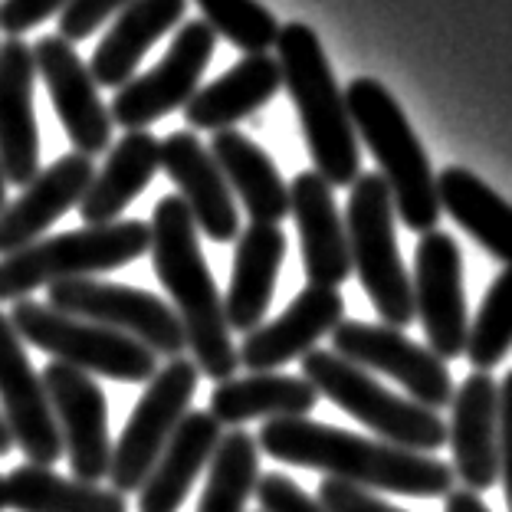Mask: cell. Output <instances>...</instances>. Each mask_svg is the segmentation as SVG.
I'll return each mask as SVG.
<instances>
[{
    "label": "cell",
    "instance_id": "12",
    "mask_svg": "<svg viewBox=\"0 0 512 512\" xmlns=\"http://www.w3.org/2000/svg\"><path fill=\"white\" fill-rule=\"evenodd\" d=\"M332 352L365 371H378V375L394 378L411 394L414 404H424L430 411L450 407L453 391H457L444 358H437L430 348L411 342L404 329H394V325L342 319L332 329Z\"/></svg>",
    "mask_w": 512,
    "mask_h": 512
},
{
    "label": "cell",
    "instance_id": "7",
    "mask_svg": "<svg viewBox=\"0 0 512 512\" xmlns=\"http://www.w3.org/2000/svg\"><path fill=\"white\" fill-rule=\"evenodd\" d=\"M394 201L378 171H362L348 194L345 234L352 270L362 279L378 319L394 329L414 322L411 273L404 270L398 234H394Z\"/></svg>",
    "mask_w": 512,
    "mask_h": 512
},
{
    "label": "cell",
    "instance_id": "9",
    "mask_svg": "<svg viewBox=\"0 0 512 512\" xmlns=\"http://www.w3.org/2000/svg\"><path fill=\"white\" fill-rule=\"evenodd\" d=\"M197 381H201V371L184 355L168 358V365L148 378L125 430L112 444V490H119L122 496L142 490L145 476L155 467L161 450L168 447L171 434L184 421V414L191 411Z\"/></svg>",
    "mask_w": 512,
    "mask_h": 512
},
{
    "label": "cell",
    "instance_id": "19",
    "mask_svg": "<svg viewBox=\"0 0 512 512\" xmlns=\"http://www.w3.org/2000/svg\"><path fill=\"white\" fill-rule=\"evenodd\" d=\"M345 319V299L332 286H306L302 293L279 312L273 322H260L243 335L237 348L240 365L247 371H273L293 358L309 355L322 335Z\"/></svg>",
    "mask_w": 512,
    "mask_h": 512
},
{
    "label": "cell",
    "instance_id": "2",
    "mask_svg": "<svg viewBox=\"0 0 512 512\" xmlns=\"http://www.w3.org/2000/svg\"><path fill=\"white\" fill-rule=\"evenodd\" d=\"M148 234V253L151 263H155V276L171 296V309L181 322L188 348L194 352L191 362L201 375L214 381L234 378L240 368L237 345L230 339L224 299H220L211 266L204 260L201 240H197V224L188 204L178 194H165L155 204V211H151Z\"/></svg>",
    "mask_w": 512,
    "mask_h": 512
},
{
    "label": "cell",
    "instance_id": "6",
    "mask_svg": "<svg viewBox=\"0 0 512 512\" xmlns=\"http://www.w3.org/2000/svg\"><path fill=\"white\" fill-rule=\"evenodd\" d=\"M148 224L115 220V224L69 230V234L40 237L10 256H0V302L27 299L33 289L112 273L148 253Z\"/></svg>",
    "mask_w": 512,
    "mask_h": 512
},
{
    "label": "cell",
    "instance_id": "32",
    "mask_svg": "<svg viewBox=\"0 0 512 512\" xmlns=\"http://www.w3.org/2000/svg\"><path fill=\"white\" fill-rule=\"evenodd\" d=\"M256 480H260L256 437H250L247 430H227L207 463V483L197 512H247Z\"/></svg>",
    "mask_w": 512,
    "mask_h": 512
},
{
    "label": "cell",
    "instance_id": "31",
    "mask_svg": "<svg viewBox=\"0 0 512 512\" xmlns=\"http://www.w3.org/2000/svg\"><path fill=\"white\" fill-rule=\"evenodd\" d=\"M10 512H128V499L119 490L99 483H79L50 467L23 463L4 476Z\"/></svg>",
    "mask_w": 512,
    "mask_h": 512
},
{
    "label": "cell",
    "instance_id": "5",
    "mask_svg": "<svg viewBox=\"0 0 512 512\" xmlns=\"http://www.w3.org/2000/svg\"><path fill=\"white\" fill-rule=\"evenodd\" d=\"M302 378L319 391V398L332 401L362 427L375 430V437L384 444L414 453H437L447 444V421L440 411L398 398L371 371L345 362L342 355L312 348L309 355H302Z\"/></svg>",
    "mask_w": 512,
    "mask_h": 512
},
{
    "label": "cell",
    "instance_id": "20",
    "mask_svg": "<svg viewBox=\"0 0 512 512\" xmlns=\"http://www.w3.org/2000/svg\"><path fill=\"white\" fill-rule=\"evenodd\" d=\"M37 63L20 37L0 43V168L7 184L27 188L40 174V128L33 112Z\"/></svg>",
    "mask_w": 512,
    "mask_h": 512
},
{
    "label": "cell",
    "instance_id": "28",
    "mask_svg": "<svg viewBox=\"0 0 512 512\" xmlns=\"http://www.w3.org/2000/svg\"><path fill=\"white\" fill-rule=\"evenodd\" d=\"M161 168V142L148 128L125 132L109 151L106 165L92 174L89 188L79 201V217L86 227L115 224L128 204L142 194Z\"/></svg>",
    "mask_w": 512,
    "mask_h": 512
},
{
    "label": "cell",
    "instance_id": "27",
    "mask_svg": "<svg viewBox=\"0 0 512 512\" xmlns=\"http://www.w3.org/2000/svg\"><path fill=\"white\" fill-rule=\"evenodd\" d=\"M184 10L188 0H132L122 7L89 60L96 86L122 89L135 76L142 56L184 20Z\"/></svg>",
    "mask_w": 512,
    "mask_h": 512
},
{
    "label": "cell",
    "instance_id": "39",
    "mask_svg": "<svg viewBox=\"0 0 512 512\" xmlns=\"http://www.w3.org/2000/svg\"><path fill=\"white\" fill-rule=\"evenodd\" d=\"M499 483L512 512V371L499 384Z\"/></svg>",
    "mask_w": 512,
    "mask_h": 512
},
{
    "label": "cell",
    "instance_id": "8",
    "mask_svg": "<svg viewBox=\"0 0 512 512\" xmlns=\"http://www.w3.org/2000/svg\"><path fill=\"white\" fill-rule=\"evenodd\" d=\"M10 325L27 345L53 355L86 375L112 378L122 384H148L158 371V355L148 345L128 339V335L106 329L99 322H86L37 299H17L10 306Z\"/></svg>",
    "mask_w": 512,
    "mask_h": 512
},
{
    "label": "cell",
    "instance_id": "25",
    "mask_svg": "<svg viewBox=\"0 0 512 512\" xmlns=\"http://www.w3.org/2000/svg\"><path fill=\"white\" fill-rule=\"evenodd\" d=\"M283 89L279 63L273 53H247L211 86L197 89L184 102V122L191 132H220L234 128L247 115L260 112Z\"/></svg>",
    "mask_w": 512,
    "mask_h": 512
},
{
    "label": "cell",
    "instance_id": "10",
    "mask_svg": "<svg viewBox=\"0 0 512 512\" xmlns=\"http://www.w3.org/2000/svg\"><path fill=\"white\" fill-rule=\"evenodd\" d=\"M46 306L122 332L128 339L148 345L155 355L178 358L188 352V339H184L174 309L148 289L106 283L96 276L63 279V283L46 286Z\"/></svg>",
    "mask_w": 512,
    "mask_h": 512
},
{
    "label": "cell",
    "instance_id": "34",
    "mask_svg": "<svg viewBox=\"0 0 512 512\" xmlns=\"http://www.w3.org/2000/svg\"><path fill=\"white\" fill-rule=\"evenodd\" d=\"M207 27L247 53H270L279 37V23L260 0H194Z\"/></svg>",
    "mask_w": 512,
    "mask_h": 512
},
{
    "label": "cell",
    "instance_id": "24",
    "mask_svg": "<svg viewBox=\"0 0 512 512\" xmlns=\"http://www.w3.org/2000/svg\"><path fill=\"white\" fill-rule=\"evenodd\" d=\"M224 430L211 411H188L138 490V512H181L194 480L207 470Z\"/></svg>",
    "mask_w": 512,
    "mask_h": 512
},
{
    "label": "cell",
    "instance_id": "1",
    "mask_svg": "<svg viewBox=\"0 0 512 512\" xmlns=\"http://www.w3.org/2000/svg\"><path fill=\"white\" fill-rule=\"evenodd\" d=\"M256 447L266 457L293 467L319 470L329 480L352 483L368 493H398L434 499L453 490V470L434 453H414L384 440H368L335 424L309 417H279L266 421L256 434Z\"/></svg>",
    "mask_w": 512,
    "mask_h": 512
},
{
    "label": "cell",
    "instance_id": "17",
    "mask_svg": "<svg viewBox=\"0 0 512 512\" xmlns=\"http://www.w3.org/2000/svg\"><path fill=\"white\" fill-rule=\"evenodd\" d=\"M447 444L453 447V480L463 490L486 493L499 483V384L490 371H470L453 391Z\"/></svg>",
    "mask_w": 512,
    "mask_h": 512
},
{
    "label": "cell",
    "instance_id": "15",
    "mask_svg": "<svg viewBox=\"0 0 512 512\" xmlns=\"http://www.w3.org/2000/svg\"><path fill=\"white\" fill-rule=\"evenodd\" d=\"M33 63H37V76L43 79L50 102L56 109L66 138L73 142L79 155L96 158L112 145V115L106 102L99 96V86L92 79L89 66L79 60L76 46L56 37H43L33 46Z\"/></svg>",
    "mask_w": 512,
    "mask_h": 512
},
{
    "label": "cell",
    "instance_id": "35",
    "mask_svg": "<svg viewBox=\"0 0 512 512\" xmlns=\"http://www.w3.org/2000/svg\"><path fill=\"white\" fill-rule=\"evenodd\" d=\"M132 0H66L60 10V37L69 43L89 40V33H96L102 23L112 20L122 7Z\"/></svg>",
    "mask_w": 512,
    "mask_h": 512
},
{
    "label": "cell",
    "instance_id": "43",
    "mask_svg": "<svg viewBox=\"0 0 512 512\" xmlns=\"http://www.w3.org/2000/svg\"><path fill=\"white\" fill-rule=\"evenodd\" d=\"M7 509V486H4V473H0V512Z\"/></svg>",
    "mask_w": 512,
    "mask_h": 512
},
{
    "label": "cell",
    "instance_id": "37",
    "mask_svg": "<svg viewBox=\"0 0 512 512\" xmlns=\"http://www.w3.org/2000/svg\"><path fill=\"white\" fill-rule=\"evenodd\" d=\"M319 503L332 512H407L391 506L388 499H381L378 493H368V490H358L352 483H342V480H325L319 483Z\"/></svg>",
    "mask_w": 512,
    "mask_h": 512
},
{
    "label": "cell",
    "instance_id": "14",
    "mask_svg": "<svg viewBox=\"0 0 512 512\" xmlns=\"http://www.w3.org/2000/svg\"><path fill=\"white\" fill-rule=\"evenodd\" d=\"M43 388L50 398L56 427L63 437V453L79 483L109 480L112 434H109V401L99 381L63 362L43 368Z\"/></svg>",
    "mask_w": 512,
    "mask_h": 512
},
{
    "label": "cell",
    "instance_id": "23",
    "mask_svg": "<svg viewBox=\"0 0 512 512\" xmlns=\"http://www.w3.org/2000/svg\"><path fill=\"white\" fill-rule=\"evenodd\" d=\"M283 260L286 234L276 224H247V230L237 234L234 273H230V289L224 296V316L230 332L237 329L247 335L266 319Z\"/></svg>",
    "mask_w": 512,
    "mask_h": 512
},
{
    "label": "cell",
    "instance_id": "21",
    "mask_svg": "<svg viewBox=\"0 0 512 512\" xmlns=\"http://www.w3.org/2000/svg\"><path fill=\"white\" fill-rule=\"evenodd\" d=\"M289 214L299 230L302 270L309 286L339 289L352 276V253L332 184L319 171H299L289 184Z\"/></svg>",
    "mask_w": 512,
    "mask_h": 512
},
{
    "label": "cell",
    "instance_id": "29",
    "mask_svg": "<svg viewBox=\"0 0 512 512\" xmlns=\"http://www.w3.org/2000/svg\"><path fill=\"white\" fill-rule=\"evenodd\" d=\"M319 404V391L302 375L250 371L243 378L217 381L211 391V417L220 427H240L247 421H279V417H309Z\"/></svg>",
    "mask_w": 512,
    "mask_h": 512
},
{
    "label": "cell",
    "instance_id": "36",
    "mask_svg": "<svg viewBox=\"0 0 512 512\" xmlns=\"http://www.w3.org/2000/svg\"><path fill=\"white\" fill-rule=\"evenodd\" d=\"M256 503L263 512H332L325 509L316 496L299 490L296 480H289L286 473H266L256 480Z\"/></svg>",
    "mask_w": 512,
    "mask_h": 512
},
{
    "label": "cell",
    "instance_id": "13",
    "mask_svg": "<svg viewBox=\"0 0 512 512\" xmlns=\"http://www.w3.org/2000/svg\"><path fill=\"white\" fill-rule=\"evenodd\" d=\"M414 319H421L427 348L437 358H460L467 348L470 312L463 293V253L444 230H427L414 250L411 273Z\"/></svg>",
    "mask_w": 512,
    "mask_h": 512
},
{
    "label": "cell",
    "instance_id": "38",
    "mask_svg": "<svg viewBox=\"0 0 512 512\" xmlns=\"http://www.w3.org/2000/svg\"><path fill=\"white\" fill-rule=\"evenodd\" d=\"M63 4L66 0H0V27L7 30V37H23L27 30L60 14Z\"/></svg>",
    "mask_w": 512,
    "mask_h": 512
},
{
    "label": "cell",
    "instance_id": "26",
    "mask_svg": "<svg viewBox=\"0 0 512 512\" xmlns=\"http://www.w3.org/2000/svg\"><path fill=\"white\" fill-rule=\"evenodd\" d=\"M207 151L214 155L234 201L243 204L250 224H283L289 217V184L279 174L276 161L237 128L214 132Z\"/></svg>",
    "mask_w": 512,
    "mask_h": 512
},
{
    "label": "cell",
    "instance_id": "18",
    "mask_svg": "<svg viewBox=\"0 0 512 512\" xmlns=\"http://www.w3.org/2000/svg\"><path fill=\"white\" fill-rule=\"evenodd\" d=\"M161 171L188 204L197 230L214 243H230L240 234V207L230 194L214 155L191 128L161 138Z\"/></svg>",
    "mask_w": 512,
    "mask_h": 512
},
{
    "label": "cell",
    "instance_id": "30",
    "mask_svg": "<svg viewBox=\"0 0 512 512\" xmlns=\"http://www.w3.org/2000/svg\"><path fill=\"white\" fill-rule=\"evenodd\" d=\"M437 201L467 234L490 250L496 260L512 266V204L499 197L470 168L450 165L437 174Z\"/></svg>",
    "mask_w": 512,
    "mask_h": 512
},
{
    "label": "cell",
    "instance_id": "42",
    "mask_svg": "<svg viewBox=\"0 0 512 512\" xmlns=\"http://www.w3.org/2000/svg\"><path fill=\"white\" fill-rule=\"evenodd\" d=\"M7 204V178H4V168H0V211H4Z\"/></svg>",
    "mask_w": 512,
    "mask_h": 512
},
{
    "label": "cell",
    "instance_id": "3",
    "mask_svg": "<svg viewBox=\"0 0 512 512\" xmlns=\"http://www.w3.org/2000/svg\"><path fill=\"white\" fill-rule=\"evenodd\" d=\"M276 63L316 165L312 171H319L332 188H352L362 174V148L319 33L299 20L283 23L276 37Z\"/></svg>",
    "mask_w": 512,
    "mask_h": 512
},
{
    "label": "cell",
    "instance_id": "22",
    "mask_svg": "<svg viewBox=\"0 0 512 512\" xmlns=\"http://www.w3.org/2000/svg\"><path fill=\"white\" fill-rule=\"evenodd\" d=\"M92 174H96V165L79 151H69L50 168H43L17 201L4 204L0 211V256L37 243L66 211H73L83 201Z\"/></svg>",
    "mask_w": 512,
    "mask_h": 512
},
{
    "label": "cell",
    "instance_id": "4",
    "mask_svg": "<svg viewBox=\"0 0 512 512\" xmlns=\"http://www.w3.org/2000/svg\"><path fill=\"white\" fill-rule=\"evenodd\" d=\"M345 106L352 115L358 142L378 161V174L384 178L394 201V214L404 220L407 230L427 234L437 230L440 201H437V174L430 171V158L414 135L398 99L384 89L378 79L358 76L345 89Z\"/></svg>",
    "mask_w": 512,
    "mask_h": 512
},
{
    "label": "cell",
    "instance_id": "11",
    "mask_svg": "<svg viewBox=\"0 0 512 512\" xmlns=\"http://www.w3.org/2000/svg\"><path fill=\"white\" fill-rule=\"evenodd\" d=\"M214 46L217 33L207 27V20L181 23L168 53L148 73L132 76L115 92L109 106L112 125L125 128V132H138V128L165 119L168 112L184 109V102L201 89V76L211 63Z\"/></svg>",
    "mask_w": 512,
    "mask_h": 512
},
{
    "label": "cell",
    "instance_id": "33",
    "mask_svg": "<svg viewBox=\"0 0 512 512\" xmlns=\"http://www.w3.org/2000/svg\"><path fill=\"white\" fill-rule=\"evenodd\" d=\"M509 348H512V266H506L493 279V286L486 289L483 306L470 322L463 355L470 358L473 371H490L503 362Z\"/></svg>",
    "mask_w": 512,
    "mask_h": 512
},
{
    "label": "cell",
    "instance_id": "16",
    "mask_svg": "<svg viewBox=\"0 0 512 512\" xmlns=\"http://www.w3.org/2000/svg\"><path fill=\"white\" fill-rule=\"evenodd\" d=\"M0 411L14 434V447L37 467L63 460V437L56 427L43 378L30 365V355L10 319L0 312Z\"/></svg>",
    "mask_w": 512,
    "mask_h": 512
},
{
    "label": "cell",
    "instance_id": "40",
    "mask_svg": "<svg viewBox=\"0 0 512 512\" xmlns=\"http://www.w3.org/2000/svg\"><path fill=\"white\" fill-rule=\"evenodd\" d=\"M444 512H493V509L483 503L480 493L450 490V493H447V503H444Z\"/></svg>",
    "mask_w": 512,
    "mask_h": 512
},
{
    "label": "cell",
    "instance_id": "41",
    "mask_svg": "<svg viewBox=\"0 0 512 512\" xmlns=\"http://www.w3.org/2000/svg\"><path fill=\"white\" fill-rule=\"evenodd\" d=\"M10 450H14V434H10L4 411H0V457H10Z\"/></svg>",
    "mask_w": 512,
    "mask_h": 512
}]
</instances>
